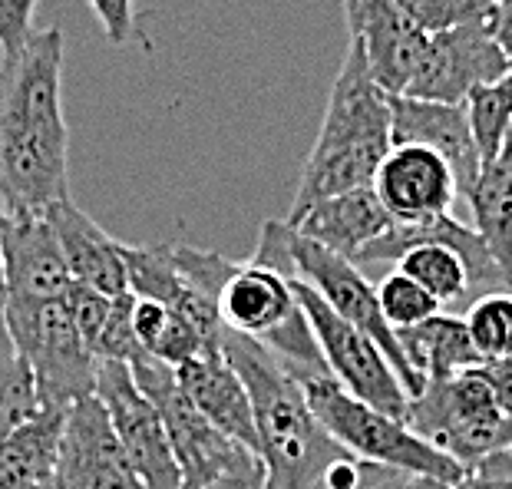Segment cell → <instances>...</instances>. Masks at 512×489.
Returning a JSON list of instances; mask_svg holds the SVG:
<instances>
[{
	"instance_id": "1",
	"label": "cell",
	"mask_w": 512,
	"mask_h": 489,
	"mask_svg": "<svg viewBox=\"0 0 512 489\" xmlns=\"http://www.w3.org/2000/svg\"><path fill=\"white\" fill-rule=\"evenodd\" d=\"M70 129L63 119V30H37L0 67V199L50 212L70 199Z\"/></svg>"
},
{
	"instance_id": "2",
	"label": "cell",
	"mask_w": 512,
	"mask_h": 489,
	"mask_svg": "<svg viewBox=\"0 0 512 489\" xmlns=\"http://www.w3.org/2000/svg\"><path fill=\"white\" fill-rule=\"evenodd\" d=\"M222 354L252 397L258 456L271 489H321L328 473L351 453L337 447L318 423L301 380L268 347L242 334L225 331Z\"/></svg>"
},
{
	"instance_id": "3",
	"label": "cell",
	"mask_w": 512,
	"mask_h": 489,
	"mask_svg": "<svg viewBox=\"0 0 512 489\" xmlns=\"http://www.w3.org/2000/svg\"><path fill=\"white\" fill-rule=\"evenodd\" d=\"M394 149L390 129V96L370 80L364 53L347 43L344 63L328 96V110L304 162L298 192L291 199L288 225L324 199L374 186V176Z\"/></svg>"
},
{
	"instance_id": "4",
	"label": "cell",
	"mask_w": 512,
	"mask_h": 489,
	"mask_svg": "<svg viewBox=\"0 0 512 489\" xmlns=\"http://www.w3.org/2000/svg\"><path fill=\"white\" fill-rule=\"evenodd\" d=\"M301 380L304 397L314 410V417L341 450L357 456L361 463L397 470L410 480H437L456 486L463 476V466L437 450L433 443L417 437L407 423L380 414V410L361 404L337 384L331 374H294Z\"/></svg>"
},
{
	"instance_id": "5",
	"label": "cell",
	"mask_w": 512,
	"mask_h": 489,
	"mask_svg": "<svg viewBox=\"0 0 512 489\" xmlns=\"http://www.w3.org/2000/svg\"><path fill=\"white\" fill-rule=\"evenodd\" d=\"M407 427L453 456L463 470L493 453L512 450V417L499 410L479 367L450 380H430L423 394L410 400Z\"/></svg>"
},
{
	"instance_id": "6",
	"label": "cell",
	"mask_w": 512,
	"mask_h": 489,
	"mask_svg": "<svg viewBox=\"0 0 512 489\" xmlns=\"http://www.w3.org/2000/svg\"><path fill=\"white\" fill-rule=\"evenodd\" d=\"M294 295H298L304 314H308L328 374L347 390V394L361 400V404L407 423L410 394L403 390L394 364L387 361V354L380 351L364 331H357L354 324L337 318L328 308V301L311 285H304L301 278H294Z\"/></svg>"
},
{
	"instance_id": "7",
	"label": "cell",
	"mask_w": 512,
	"mask_h": 489,
	"mask_svg": "<svg viewBox=\"0 0 512 489\" xmlns=\"http://www.w3.org/2000/svg\"><path fill=\"white\" fill-rule=\"evenodd\" d=\"M291 262H294V275H298L304 285H311L318 291L337 318H344L347 324H354L357 331H364L367 338L387 354V361L394 364L403 390L410 394V400H417L423 394V380L410 367L407 354H403V347L397 341V331L390 328L384 311H380L377 288L370 285L364 271L357 268L351 258H341L328 252V248L301 238L294 228H291Z\"/></svg>"
},
{
	"instance_id": "8",
	"label": "cell",
	"mask_w": 512,
	"mask_h": 489,
	"mask_svg": "<svg viewBox=\"0 0 512 489\" xmlns=\"http://www.w3.org/2000/svg\"><path fill=\"white\" fill-rule=\"evenodd\" d=\"M4 271H7V324L10 331L37 318L70 291L73 278L60 238L47 212L4 205Z\"/></svg>"
},
{
	"instance_id": "9",
	"label": "cell",
	"mask_w": 512,
	"mask_h": 489,
	"mask_svg": "<svg viewBox=\"0 0 512 489\" xmlns=\"http://www.w3.org/2000/svg\"><path fill=\"white\" fill-rule=\"evenodd\" d=\"M17 354L34 371L40 407L70 410L76 400L96 394V371L100 357L83 341V334L73 328L63 298L50 308H43L37 318L10 331Z\"/></svg>"
},
{
	"instance_id": "10",
	"label": "cell",
	"mask_w": 512,
	"mask_h": 489,
	"mask_svg": "<svg viewBox=\"0 0 512 489\" xmlns=\"http://www.w3.org/2000/svg\"><path fill=\"white\" fill-rule=\"evenodd\" d=\"M96 397L113 420L119 447L129 456L146 489H182V470L172 453L166 423L152 400L139 390L133 371L123 361H100Z\"/></svg>"
},
{
	"instance_id": "11",
	"label": "cell",
	"mask_w": 512,
	"mask_h": 489,
	"mask_svg": "<svg viewBox=\"0 0 512 489\" xmlns=\"http://www.w3.org/2000/svg\"><path fill=\"white\" fill-rule=\"evenodd\" d=\"M509 73L512 63L503 53V47L496 43L493 27L486 20V24H470L430 37V47L423 53L420 70L403 96L463 106L479 86L503 80Z\"/></svg>"
},
{
	"instance_id": "12",
	"label": "cell",
	"mask_w": 512,
	"mask_h": 489,
	"mask_svg": "<svg viewBox=\"0 0 512 489\" xmlns=\"http://www.w3.org/2000/svg\"><path fill=\"white\" fill-rule=\"evenodd\" d=\"M351 43L364 53L367 73L387 96H403L417 76L430 34L397 0H344Z\"/></svg>"
},
{
	"instance_id": "13",
	"label": "cell",
	"mask_w": 512,
	"mask_h": 489,
	"mask_svg": "<svg viewBox=\"0 0 512 489\" xmlns=\"http://www.w3.org/2000/svg\"><path fill=\"white\" fill-rule=\"evenodd\" d=\"M53 483L57 489H146L96 394L76 400L67 410Z\"/></svg>"
},
{
	"instance_id": "14",
	"label": "cell",
	"mask_w": 512,
	"mask_h": 489,
	"mask_svg": "<svg viewBox=\"0 0 512 489\" xmlns=\"http://www.w3.org/2000/svg\"><path fill=\"white\" fill-rule=\"evenodd\" d=\"M374 192L394 222H427L450 215L460 182L450 162L427 146H394L380 162Z\"/></svg>"
},
{
	"instance_id": "15",
	"label": "cell",
	"mask_w": 512,
	"mask_h": 489,
	"mask_svg": "<svg viewBox=\"0 0 512 489\" xmlns=\"http://www.w3.org/2000/svg\"><path fill=\"white\" fill-rule=\"evenodd\" d=\"M219 314L225 331L252 338L268 347L278 334L304 318V308L294 295V278L265 265L238 262L219 291Z\"/></svg>"
},
{
	"instance_id": "16",
	"label": "cell",
	"mask_w": 512,
	"mask_h": 489,
	"mask_svg": "<svg viewBox=\"0 0 512 489\" xmlns=\"http://www.w3.org/2000/svg\"><path fill=\"white\" fill-rule=\"evenodd\" d=\"M390 129L394 146H427L450 162L460 195H470L483 162H479L476 139L470 129L466 106L410 100V96H390Z\"/></svg>"
},
{
	"instance_id": "17",
	"label": "cell",
	"mask_w": 512,
	"mask_h": 489,
	"mask_svg": "<svg viewBox=\"0 0 512 489\" xmlns=\"http://www.w3.org/2000/svg\"><path fill=\"white\" fill-rule=\"evenodd\" d=\"M53 232L60 238L63 258H67L70 278L76 285H86L93 291H100L106 298L129 295V281H126V258L123 245L96 225L80 205H73V199L53 205L47 212Z\"/></svg>"
},
{
	"instance_id": "18",
	"label": "cell",
	"mask_w": 512,
	"mask_h": 489,
	"mask_svg": "<svg viewBox=\"0 0 512 489\" xmlns=\"http://www.w3.org/2000/svg\"><path fill=\"white\" fill-rule=\"evenodd\" d=\"M179 387L185 397L199 407V414L222 430L225 437L242 443L252 453H258V430H255V410L252 397H248L245 380L235 374L225 354H209L199 361H189L176 367Z\"/></svg>"
},
{
	"instance_id": "19",
	"label": "cell",
	"mask_w": 512,
	"mask_h": 489,
	"mask_svg": "<svg viewBox=\"0 0 512 489\" xmlns=\"http://www.w3.org/2000/svg\"><path fill=\"white\" fill-rule=\"evenodd\" d=\"M291 228L308 242L354 262L367 245H374L380 235L394 228V219L384 209V202L377 199L374 186H367L318 202Z\"/></svg>"
},
{
	"instance_id": "20",
	"label": "cell",
	"mask_w": 512,
	"mask_h": 489,
	"mask_svg": "<svg viewBox=\"0 0 512 489\" xmlns=\"http://www.w3.org/2000/svg\"><path fill=\"white\" fill-rule=\"evenodd\" d=\"M67 410L40 407L0 440V489H37L57 476Z\"/></svg>"
},
{
	"instance_id": "21",
	"label": "cell",
	"mask_w": 512,
	"mask_h": 489,
	"mask_svg": "<svg viewBox=\"0 0 512 489\" xmlns=\"http://www.w3.org/2000/svg\"><path fill=\"white\" fill-rule=\"evenodd\" d=\"M466 199H470L476 219L473 228L493 255L499 275L506 281V291H512V133L503 152L489 166H483Z\"/></svg>"
},
{
	"instance_id": "22",
	"label": "cell",
	"mask_w": 512,
	"mask_h": 489,
	"mask_svg": "<svg viewBox=\"0 0 512 489\" xmlns=\"http://www.w3.org/2000/svg\"><path fill=\"white\" fill-rule=\"evenodd\" d=\"M397 341L410 367L423 380V387L430 380H450L483 364L470 341V331H466V321L456 314H437V318L423 321L420 328L397 331Z\"/></svg>"
},
{
	"instance_id": "23",
	"label": "cell",
	"mask_w": 512,
	"mask_h": 489,
	"mask_svg": "<svg viewBox=\"0 0 512 489\" xmlns=\"http://www.w3.org/2000/svg\"><path fill=\"white\" fill-rule=\"evenodd\" d=\"M463 106H466V116H470L479 162L489 166V162L503 152L506 139L512 133V73L496 83L479 86Z\"/></svg>"
},
{
	"instance_id": "24",
	"label": "cell",
	"mask_w": 512,
	"mask_h": 489,
	"mask_svg": "<svg viewBox=\"0 0 512 489\" xmlns=\"http://www.w3.org/2000/svg\"><path fill=\"white\" fill-rule=\"evenodd\" d=\"M463 321L479 361H512V291L476 298Z\"/></svg>"
},
{
	"instance_id": "25",
	"label": "cell",
	"mask_w": 512,
	"mask_h": 489,
	"mask_svg": "<svg viewBox=\"0 0 512 489\" xmlns=\"http://www.w3.org/2000/svg\"><path fill=\"white\" fill-rule=\"evenodd\" d=\"M377 301H380V311H384L387 324L394 331L420 328L423 321H430L440 314V301L397 268L377 285Z\"/></svg>"
},
{
	"instance_id": "26",
	"label": "cell",
	"mask_w": 512,
	"mask_h": 489,
	"mask_svg": "<svg viewBox=\"0 0 512 489\" xmlns=\"http://www.w3.org/2000/svg\"><path fill=\"white\" fill-rule=\"evenodd\" d=\"M40 410L34 371L24 357H10L0 364V440L10 437L20 423L30 420Z\"/></svg>"
},
{
	"instance_id": "27",
	"label": "cell",
	"mask_w": 512,
	"mask_h": 489,
	"mask_svg": "<svg viewBox=\"0 0 512 489\" xmlns=\"http://www.w3.org/2000/svg\"><path fill=\"white\" fill-rule=\"evenodd\" d=\"M430 37L460 30L470 24H486L493 17V0H397Z\"/></svg>"
},
{
	"instance_id": "28",
	"label": "cell",
	"mask_w": 512,
	"mask_h": 489,
	"mask_svg": "<svg viewBox=\"0 0 512 489\" xmlns=\"http://www.w3.org/2000/svg\"><path fill=\"white\" fill-rule=\"evenodd\" d=\"M113 301L116 298H106L100 291L86 288V285H70V291L63 295V308H67L73 328L83 334V341L93 347L96 354V344H100L103 331H106V321H110L113 314Z\"/></svg>"
},
{
	"instance_id": "29",
	"label": "cell",
	"mask_w": 512,
	"mask_h": 489,
	"mask_svg": "<svg viewBox=\"0 0 512 489\" xmlns=\"http://www.w3.org/2000/svg\"><path fill=\"white\" fill-rule=\"evenodd\" d=\"M40 0H0V47L4 60L17 57L27 47L34 30V10Z\"/></svg>"
},
{
	"instance_id": "30",
	"label": "cell",
	"mask_w": 512,
	"mask_h": 489,
	"mask_svg": "<svg viewBox=\"0 0 512 489\" xmlns=\"http://www.w3.org/2000/svg\"><path fill=\"white\" fill-rule=\"evenodd\" d=\"M93 7L96 20H100L103 34L116 47H123L129 40H139L136 30V0H86Z\"/></svg>"
},
{
	"instance_id": "31",
	"label": "cell",
	"mask_w": 512,
	"mask_h": 489,
	"mask_svg": "<svg viewBox=\"0 0 512 489\" xmlns=\"http://www.w3.org/2000/svg\"><path fill=\"white\" fill-rule=\"evenodd\" d=\"M453 489H512V450L493 453L486 460L466 466Z\"/></svg>"
},
{
	"instance_id": "32",
	"label": "cell",
	"mask_w": 512,
	"mask_h": 489,
	"mask_svg": "<svg viewBox=\"0 0 512 489\" xmlns=\"http://www.w3.org/2000/svg\"><path fill=\"white\" fill-rule=\"evenodd\" d=\"M202 489H271V483H268V470H265V463H261V456L245 453Z\"/></svg>"
},
{
	"instance_id": "33",
	"label": "cell",
	"mask_w": 512,
	"mask_h": 489,
	"mask_svg": "<svg viewBox=\"0 0 512 489\" xmlns=\"http://www.w3.org/2000/svg\"><path fill=\"white\" fill-rule=\"evenodd\" d=\"M479 371H483L489 387H493L499 410H503L506 417H512V361H483Z\"/></svg>"
},
{
	"instance_id": "34",
	"label": "cell",
	"mask_w": 512,
	"mask_h": 489,
	"mask_svg": "<svg viewBox=\"0 0 512 489\" xmlns=\"http://www.w3.org/2000/svg\"><path fill=\"white\" fill-rule=\"evenodd\" d=\"M0 225H4V199H0ZM17 357L14 338L7 324V271H4V232H0V364Z\"/></svg>"
},
{
	"instance_id": "35",
	"label": "cell",
	"mask_w": 512,
	"mask_h": 489,
	"mask_svg": "<svg viewBox=\"0 0 512 489\" xmlns=\"http://www.w3.org/2000/svg\"><path fill=\"white\" fill-rule=\"evenodd\" d=\"M496 43L503 47V53L512 63V0H493V17H489Z\"/></svg>"
},
{
	"instance_id": "36",
	"label": "cell",
	"mask_w": 512,
	"mask_h": 489,
	"mask_svg": "<svg viewBox=\"0 0 512 489\" xmlns=\"http://www.w3.org/2000/svg\"><path fill=\"white\" fill-rule=\"evenodd\" d=\"M407 486H410V476H403V473H397V470H384V466L367 463L364 480L357 483L354 489H407Z\"/></svg>"
},
{
	"instance_id": "37",
	"label": "cell",
	"mask_w": 512,
	"mask_h": 489,
	"mask_svg": "<svg viewBox=\"0 0 512 489\" xmlns=\"http://www.w3.org/2000/svg\"><path fill=\"white\" fill-rule=\"evenodd\" d=\"M417 489H453V486L437 483V480H417Z\"/></svg>"
},
{
	"instance_id": "38",
	"label": "cell",
	"mask_w": 512,
	"mask_h": 489,
	"mask_svg": "<svg viewBox=\"0 0 512 489\" xmlns=\"http://www.w3.org/2000/svg\"><path fill=\"white\" fill-rule=\"evenodd\" d=\"M37 489H57V483L50 480V483H43V486H37Z\"/></svg>"
}]
</instances>
